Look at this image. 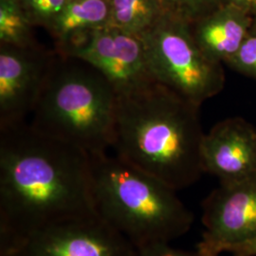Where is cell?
<instances>
[{
	"mask_svg": "<svg viewBox=\"0 0 256 256\" xmlns=\"http://www.w3.org/2000/svg\"><path fill=\"white\" fill-rule=\"evenodd\" d=\"M93 212L90 156L26 122L0 128V256L40 230Z\"/></svg>",
	"mask_w": 256,
	"mask_h": 256,
	"instance_id": "1",
	"label": "cell"
},
{
	"mask_svg": "<svg viewBox=\"0 0 256 256\" xmlns=\"http://www.w3.org/2000/svg\"><path fill=\"white\" fill-rule=\"evenodd\" d=\"M200 106L156 81L117 94L115 156L176 191L205 173Z\"/></svg>",
	"mask_w": 256,
	"mask_h": 256,
	"instance_id": "2",
	"label": "cell"
},
{
	"mask_svg": "<svg viewBox=\"0 0 256 256\" xmlns=\"http://www.w3.org/2000/svg\"><path fill=\"white\" fill-rule=\"evenodd\" d=\"M97 214L137 248L186 234L194 216L176 191L118 156H90Z\"/></svg>",
	"mask_w": 256,
	"mask_h": 256,
	"instance_id": "3",
	"label": "cell"
},
{
	"mask_svg": "<svg viewBox=\"0 0 256 256\" xmlns=\"http://www.w3.org/2000/svg\"><path fill=\"white\" fill-rule=\"evenodd\" d=\"M116 99L113 86L98 70L56 52L30 124L90 156L101 155L112 146Z\"/></svg>",
	"mask_w": 256,
	"mask_h": 256,
	"instance_id": "4",
	"label": "cell"
},
{
	"mask_svg": "<svg viewBox=\"0 0 256 256\" xmlns=\"http://www.w3.org/2000/svg\"><path fill=\"white\" fill-rule=\"evenodd\" d=\"M140 36L156 82L198 106L223 90L222 63L204 52L190 23L165 12Z\"/></svg>",
	"mask_w": 256,
	"mask_h": 256,
	"instance_id": "5",
	"label": "cell"
},
{
	"mask_svg": "<svg viewBox=\"0 0 256 256\" xmlns=\"http://www.w3.org/2000/svg\"><path fill=\"white\" fill-rule=\"evenodd\" d=\"M10 256H137V248L93 212L38 230Z\"/></svg>",
	"mask_w": 256,
	"mask_h": 256,
	"instance_id": "6",
	"label": "cell"
},
{
	"mask_svg": "<svg viewBox=\"0 0 256 256\" xmlns=\"http://www.w3.org/2000/svg\"><path fill=\"white\" fill-rule=\"evenodd\" d=\"M204 232L196 252L220 256L256 238V176L220 183L202 202Z\"/></svg>",
	"mask_w": 256,
	"mask_h": 256,
	"instance_id": "7",
	"label": "cell"
},
{
	"mask_svg": "<svg viewBox=\"0 0 256 256\" xmlns=\"http://www.w3.org/2000/svg\"><path fill=\"white\" fill-rule=\"evenodd\" d=\"M57 52L92 64L108 80L117 94L154 80L147 66L142 36L110 25L93 30Z\"/></svg>",
	"mask_w": 256,
	"mask_h": 256,
	"instance_id": "8",
	"label": "cell"
},
{
	"mask_svg": "<svg viewBox=\"0 0 256 256\" xmlns=\"http://www.w3.org/2000/svg\"><path fill=\"white\" fill-rule=\"evenodd\" d=\"M55 50L0 44V128L26 122L36 106Z\"/></svg>",
	"mask_w": 256,
	"mask_h": 256,
	"instance_id": "9",
	"label": "cell"
},
{
	"mask_svg": "<svg viewBox=\"0 0 256 256\" xmlns=\"http://www.w3.org/2000/svg\"><path fill=\"white\" fill-rule=\"evenodd\" d=\"M202 162L220 183L256 176V128L241 118L220 122L204 136Z\"/></svg>",
	"mask_w": 256,
	"mask_h": 256,
	"instance_id": "10",
	"label": "cell"
},
{
	"mask_svg": "<svg viewBox=\"0 0 256 256\" xmlns=\"http://www.w3.org/2000/svg\"><path fill=\"white\" fill-rule=\"evenodd\" d=\"M254 19L228 4L191 23L192 34L204 52L220 63H227L250 34Z\"/></svg>",
	"mask_w": 256,
	"mask_h": 256,
	"instance_id": "11",
	"label": "cell"
},
{
	"mask_svg": "<svg viewBox=\"0 0 256 256\" xmlns=\"http://www.w3.org/2000/svg\"><path fill=\"white\" fill-rule=\"evenodd\" d=\"M108 0H68L48 30L55 40V50L72 45L93 30L110 25Z\"/></svg>",
	"mask_w": 256,
	"mask_h": 256,
	"instance_id": "12",
	"label": "cell"
},
{
	"mask_svg": "<svg viewBox=\"0 0 256 256\" xmlns=\"http://www.w3.org/2000/svg\"><path fill=\"white\" fill-rule=\"evenodd\" d=\"M110 26L142 36L165 12L162 0H108Z\"/></svg>",
	"mask_w": 256,
	"mask_h": 256,
	"instance_id": "13",
	"label": "cell"
},
{
	"mask_svg": "<svg viewBox=\"0 0 256 256\" xmlns=\"http://www.w3.org/2000/svg\"><path fill=\"white\" fill-rule=\"evenodd\" d=\"M34 27L18 0H0V44L36 46Z\"/></svg>",
	"mask_w": 256,
	"mask_h": 256,
	"instance_id": "14",
	"label": "cell"
},
{
	"mask_svg": "<svg viewBox=\"0 0 256 256\" xmlns=\"http://www.w3.org/2000/svg\"><path fill=\"white\" fill-rule=\"evenodd\" d=\"M166 12L194 23L225 5V0H162Z\"/></svg>",
	"mask_w": 256,
	"mask_h": 256,
	"instance_id": "15",
	"label": "cell"
},
{
	"mask_svg": "<svg viewBox=\"0 0 256 256\" xmlns=\"http://www.w3.org/2000/svg\"><path fill=\"white\" fill-rule=\"evenodd\" d=\"M34 26L50 28L68 0H18Z\"/></svg>",
	"mask_w": 256,
	"mask_h": 256,
	"instance_id": "16",
	"label": "cell"
},
{
	"mask_svg": "<svg viewBox=\"0 0 256 256\" xmlns=\"http://www.w3.org/2000/svg\"><path fill=\"white\" fill-rule=\"evenodd\" d=\"M241 74L256 79V34L250 32L238 52L226 63Z\"/></svg>",
	"mask_w": 256,
	"mask_h": 256,
	"instance_id": "17",
	"label": "cell"
},
{
	"mask_svg": "<svg viewBox=\"0 0 256 256\" xmlns=\"http://www.w3.org/2000/svg\"><path fill=\"white\" fill-rule=\"evenodd\" d=\"M137 256H203L196 252H185L171 247L170 243H158L137 248Z\"/></svg>",
	"mask_w": 256,
	"mask_h": 256,
	"instance_id": "18",
	"label": "cell"
},
{
	"mask_svg": "<svg viewBox=\"0 0 256 256\" xmlns=\"http://www.w3.org/2000/svg\"><path fill=\"white\" fill-rule=\"evenodd\" d=\"M232 256H256V238L230 248Z\"/></svg>",
	"mask_w": 256,
	"mask_h": 256,
	"instance_id": "19",
	"label": "cell"
},
{
	"mask_svg": "<svg viewBox=\"0 0 256 256\" xmlns=\"http://www.w3.org/2000/svg\"><path fill=\"white\" fill-rule=\"evenodd\" d=\"M225 4L234 6L250 16L256 14V0H225Z\"/></svg>",
	"mask_w": 256,
	"mask_h": 256,
	"instance_id": "20",
	"label": "cell"
},
{
	"mask_svg": "<svg viewBox=\"0 0 256 256\" xmlns=\"http://www.w3.org/2000/svg\"><path fill=\"white\" fill-rule=\"evenodd\" d=\"M250 32H252V34H256V14L254 16V21H252V25Z\"/></svg>",
	"mask_w": 256,
	"mask_h": 256,
	"instance_id": "21",
	"label": "cell"
}]
</instances>
